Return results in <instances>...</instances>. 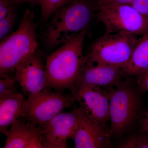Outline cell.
<instances>
[{
    "label": "cell",
    "mask_w": 148,
    "mask_h": 148,
    "mask_svg": "<svg viewBox=\"0 0 148 148\" xmlns=\"http://www.w3.org/2000/svg\"><path fill=\"white\" fill-rule=\"evenodd\" d=\"M86 30L61 45L47 58L46 87L59 92L69 90L73 95L85 64L83 47Z\"/></svg>",
    "instance_id": "6da1fadb"
},
{
    "label": "cell",
    "mask_w": 148,
    "mask_h": 148,
    "mask_svg": "<svg viewBox=\"0 0 148 148\" xmlns=\"http://www.w3.org/2000/svg\"><path fill=\"white\" fill-rule=\"evenodd\" d=\"M95 10L90 0H73L58 10L44 34L47 47L51 49L62 45L86 30Z\"/></svg>",
    "instance_id": "7a4b0ae2"
},
{
    "label": "cell",
    "mask_w": 148,
    "mask_h": 148,
    "mask_svg": "<svg viewBox=\"0 0 148 148\" xmlns=\"http://www.w3.org/2000/svg\"><path fill=\"white\" fill-rule=\"evenodd\" d=\"M35 15L28 9L16 31L1 42L0 76L10 75L37 50L38 43Z\"/></svg>",
    "instance_id": "3957f363"
},
{
    "label": "cell",
    "mask_w": 148,
    "mask_h": 148,
    "mask_svg": "<svg viewBox=\"0 0 148 148\" xmlns=\"http://www.w3.org/2000/svg\"><path fill=\"white\" fill-rule=\"evenodd\" d=\"M139 38L126 33L105 34L91 46L86 63L109 65L123 70L130 60Z\"/></svg>",
    "instance_id": "277c9868"
},
{
    "label": "cell",
    "mask_w": 148,
    "mask_h": 148,
    "mask_svg": "<svg viewBox=\"0 0 148 148\" xmlns=\"http://www.w3.org/2000/svg\"><path fill=\"white\" fill-rule=\"evenodd\" d=\"M110 121L112 135H121L138 119L140 100L136 89L127 80H123L109 89Z\"/></svg>",
    "instance_id": "5b68a950"
},
{
    "label": "cell",
    "mask_w": 148,
    "mask_h": 148,
    "mask_svg": "<svg viewBox=\"0 0 148 148\" xmlns=\"http://www.w3.org/2000/svg\"><path fill=\"white\" fill-rule=\"evenodd\" d=\"M45 88L27 96L21 118L42 127L65 109L72 107L76 101L71 93L66 94Z\"/></svg>",
    "instance_id": "8992f818"
},
{
    "label": "cell",
    "mask_w": 148,
    "mask_h": 148,
    "mask_svg": "<svg viewBox=\"0 0 148 148\" xmlns=\"http://www.w3.org/2000/svg\"><path fill=\"white\" fill-rule=\"evenodd\" d=\"M96 16L105 26V34L126 33L140 36L148 33V18L131 5L104 6Z\"/></svg>",
    "instance_id": "52a82bcc"
},
{
    "label": "cell",
    "mask_w": 148,
    "mask_h": 148,
    "mask_svg": "<svg viewBox=\"0 0 148 148\" xmlns=\"http://www.w3.org/2000/svg\"><path fill=\"white\" fill-rule=\"evenodd\" d=\"M81 114L79 107H74L72 110L62 112L43 127H40L43 148H69L67 142L75 134Z\"/></svg>",
    "instance_id": "ba28073f"
},
{
    "label": "cell",
    "mask_w": 148,
    "mask_h": 148,
    "mask_svg": "<svg viewBox=\"0 0 148 148\" xmlns=\"http://www.w3.org/2000/svg\"><path fill=\"white\" fill-rule=\"evenodd\" d=\"M109 89L81 86L73 95L84 115L105 126L110 120Z\"/></svg>",
    "instance_id": "9c48e42d"
},
{
    "label": "cell",
    "mask_w": 148,
    "mask_h": 148,
    "mask_svg": "<svg viewBox=\"0 0 148 148\" xmlns=\"http://www.w3.org/2000/svg\"><path fill=\"white\" fill-rule=\"evenodd\" d=\"M45 65L42 56L37 50L16 67L14 78L27 96L45 88Z\"/></svg>",
    "instance_id": "30bf717a"
},
{
    "label": "cell",
    "mask_w": 148,
    "mask_h": 148,
    "mask_svg": "<svg viewBox=\"0 0 148 148\" xmlns=\"http://www.w3.org/2000/svg\"><path fill=\"white\" fill-rule=\"evenodd\" d=\"M124 75L121 68L85 62L77 82L76 91L81 86L109 89L122 81V77Z\"/></svg>",
    "instance_id": "8fae6325"
},
{
    "label": "cell",
    "mask_w": 148,
    "mask_h": 148,
    "mask_svg": "<svg viewBox=\"0 0 148 148\" xmlns=\"http://www.w3.org/2000/svg\"><path fill=\"white\" fill-rule=\"evenodd\" d=\"M110 129L92 121L81 111L76 132L72 140L75 148H106L112 146Z\"/></svg>",
    "instance_id": "7c38bea8"
},
{
    "label": "cell",
    "mask_w": 148,
    "mask_h": 148,
    "mask_svg": "<svg viewBox=\"0 0 148 148\" xmlns=\"http://www.w3.org/2000/svg\"><path fill=\"white\" fill-rule=\"evenodd\" d=\"M5 135L3 148H43L40 127L22 118L15 121Z\"/></svg>",
    "instance_id": "4fadbf2b"
},
{
    "label": "cell",
    "mask_w": 148,
    "mask_h": 148,
    "mask_svg": "<svg viewBox=\"0 0 148 148\" xmlns=\"http://www.w3.org/2000/svg\"><path fill=\"white\" fill-rule=\"evenodd\" d=\"M26 99L16 92L0 95V132L5 134L15 121L22 116Z\"/></svg>",
    "instance_id": "5bb4252c"
},
{
    "label": "cell",
    "mask_w": 148,
    "mask_h": 148,
    "mask_svg": "<svg viewBox=\"0 0 148 148\" xmlns=\"http://www.w3.org/2000/svg\"><path fill=\"white\" fill-rule=\"evenodd\" d=\"M123 70L126 75L136 76L148 72V33L139 38L129 62Z\"/></svg>",
    "instance_id": "9a60e30c"
},
{
    "label": "cell",
    "mask_w": 148,
    "mask_h": 148,
    "mask_svg": "<svg viewBox=\"0 0 148 148\" xmlns=\"http://www.w3.org/2000/svg\"><path fill=\"white\" fill-rule=\"evenodd\" d=\"M73 0H43L41 5V18L46 21L56 12L68 4Z\"/></svg>",
    "instance_id": "2e32d148"
},
{
    "label": "cell",
    "mask_w": 148,
    "mask_h": 148,
    "mask_svg": "<svg viewBox=\"0 0 148 148\" xmlns=\"http://www.w3.org/2000/svg\"><path fill=\"white\" fill-rule=\"evenodd\" d=\"M117 147L121 148H148V136L145 133L130 135L119 143Z\"/></svg>",
    "instance_id": "e0dca14e"
},
{
    "label": "cell",
    "mask_w": 148,
    "mask_h": 148,
    "mask_svg": "<svg viewBox=\"0 0 148 148\" xmlns=\"http://www.w3.org/2000/svg\"><path fill=\"white\" fill-rule=\"evenodd\" d=\"M16 18L15 10L12 12L2 19H0V40L1 42L9 36L13 28Z\"/></svg>",
    "instance_id": "ac0fdd59"
},
{
    "label": "cell",
    "mask_w": 148,
    "mask_h": 148,
    "mask_svg": "<svg viewBox=\"0 0 148 148\" xmlns=\"http://www.w3.org/2000/svg\"><path fill=\"white\" fill-rule=\"evenodd\" d=\"M0 95L7 92H16L15 86L16 82L14 77L10 75L0 76Z\"/></svg>",
    "instance_id": "d6986e66"
},
{
    "label": "cell",
    "mask_w": 148,
    "mask_h": 148,
    "mask_svg": "<svg viewBox=\"0 0 148 148\" xmlns=\"http://www.w3.org/2000/svg\"><path fill=\"white\" fill-rule=\"evenodd\" d=\"M16 5L11 0H0V19L15 10Z\"/></svg>",
    "instance_id": "ffe728a7"
},
{
    "label": "cell",
    "mask_w": 148,
    "mask_h": 148,
    "mask_svg": "<svg viewBox=\"0 0 148 148\" xmlns=\"http://www.w3.org/2000/svg\"><path fill=\"white\" fill-rule=\"evenodd\" d=\"M135 0H95L93 4L95 10L96 9L104 6L118 5H131Z\"/></svg>",
    "instance_id": "44dd1931"
},
{
    "label": "cell",
    "mask_w": 148,
    "mask_h": 148,
    "mask_svg": "<svg viewBox=\"0 0 148 148\" xmlns=\"http://www.w3.org/2000/svg\"><path fill=\"white\" fill-rule=\"evenodd\" d=\"M131 5L148 18V0H135Z\"/></svg>",
    "instance_id": "7402d4cb"
},
{
    "label": "cell",
    "mask_w": 148,
    "mask_h": 148,
    "mask_svg": "<svg viewBox=\"0 0 148 148\" xmlns=\"http://www.w3.org/2000/svg\"><path fill=\"white\" fill-rule=\"evenodd\" d=\"M137 77V84L143 90L148 92V72Z\"/></svg>",
    "instance_id": "603a6c76"
},
{
    "label": "cell",
    "mask_w": 148,
    "mask_h": 148,
    "mask_svg": "<svg viewBox=\"0 0 148 148\" xmlns=\"http://www.w3.org/2000/svg\"><path fill=\"white\" fill-rule=\"evenodd\" d=\"M142 131L148 136V108L141 121Z\"/></svg>",
    "instance_id": "cb8c5ba5"
},
{
    "label": "cell",
    "mask_w": 148,
    "mask_h": 148,
    "mask_svg": "<svg viewBox=\"0 0 148 148\" xmlns=\"http://www.w3.org/2000/svg\"><path fill=\"white\" fill-rule=\"evenodd\" d=\"M12 1L17 5L24 2L29 3L32 4H37L40 6L42 4L43 0H11Z\"/></svg>",
    "instance_id": "d4e9b609"
}]
</instances>
